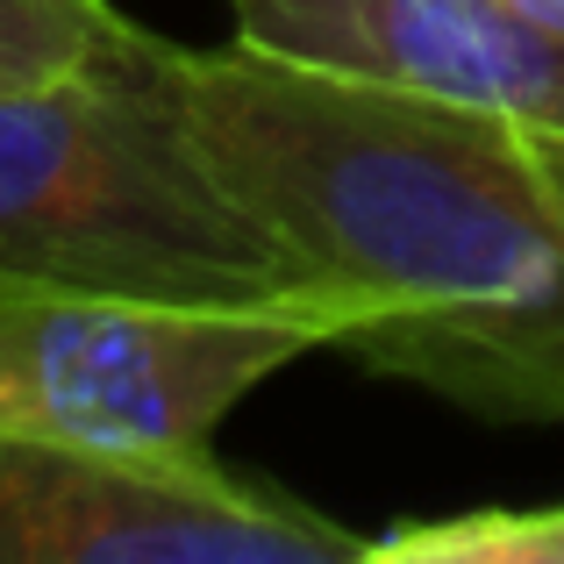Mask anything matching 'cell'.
<instances>
[{
  "label": "cell",
  "mask_w": 564,
  "mask_h": 564,
  "mask_svg": "<svg viewBox=\"0 0 564 564\" xmlns=\"http://www.w3.org/2000/svg\"><path fill=\"white\" fill-rule=\"evenodd\" d=\"M344 329L350 307L329 293L272 307H180L0 286V443L221 471V414L293 358L336 350Z\"/></svg>",
  "instance_id": "3957f363"
},
{
  "label": "cell",
  "mask_w": 564,
  "mask_h": 564,
  "mask_svg": "<svg viewBox=\"0 0 564 564\" xmlns=\"http://www.w3.org/2000/svg\"><path fill=\"white\" fill-rule=\"evenodd\" d=\"M0 286L180 307L307 293L264 221L200 158L158 79V36L115 72L0 79Z\"/></svg>",
  "instance_id": "7a4b0ae2"
},
{
  "label": "cell",
  "mask_w": 564,
  "mask_h": 564,
  "mask_svg": "<svg viewBox=\"0 0 564 564\" xmlns=\"http://www.w3.org/2000/svg\"><path fill=\"white\" fill-rule=\"evenodd\" d=\"M350 564H564V500L557 508H471L443 522H400L358 543Z\"/></svg>",
  "instance_id": "52a82bcc"
},
{
  "label": "cell",
  "mask_w": 564,
  "mask_h": 564,
  "mask_svg": "<svg viewBox=\"0 0 564 564\" xmlns=\"http://www.w3.org/2000/svg\"><path fill=\"white\" fill-rule=\"evenodd\" d=\"M158 79L301 286L350 307L344 358L486 422H564V137L243 43H158Z\"/></svg>",
  "instance_id": "6da1fadb"
},
{
  "label": "cell",
  "mask_w": 564,
  "mask_h": 564,
  "mask_svg": "<svg viewBox=\"0 0 564 564\" xmlns=\"http://www.w3.org/2000/svg\"><path fill=\"white\" fill-rule=\"evenodd\" d=\"M358 536L221 471L0 443V564H350Z\"/></svg>",
  "instance_id": "277c9868"
},
{
  "label": "cell",
  "mask_w": 564,
  "mask_h": 564,
  "mask_svg": "<svg viewBox=\"0 0 564 564\" xmlns=\"http://www.w3.org/2000/svg\"><path fill=\"white\" fill-rule=\"evenodd\" d=\"M151 51L108 0H0V79H72V72H115Z\"/></svg>",
  "instance_id": "8992f818"
},
{
  "label": "cell",
  "mask_w": 564,
  "mask_h": 564,
  "mask_svg": "<svg viewBox=\"0 0 564 564\" xmlns=\"http://www.w3.org/2000/svg\"><path fill=\"white\" fill-rule=\"evenodd\" d=\"M236 43L564 137V29L508 0H229Z\"/></svg>",
  "instance_id": "5b68a950"
},
{
  "label": "cell",
  "mask_w": 564,
  "mask_h": 564,
  "mask_svg": "<svg viewBox=\"0 0 564 564\" xmlns=\"http://www.w3.org/2000/svg\"><path fill=\"white\" fill-rule=\"evenodd\" d=\"M508 8H522L529 22H543V29H564V0H508Z\"/></svg>",
  "instance_id": "ba28073f"
}]
</instances>
